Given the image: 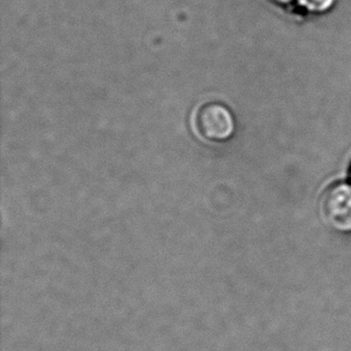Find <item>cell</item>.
<instances>
[{"label": "cell", "mask_w": 351, "mask_h": 351, "mask_svg": "<svg viewBox=\"0 0 351 351\" xmlns=\"http://www.w3.org/2000/svg\"><path fill=\"white\" fill-rule=\"evenodd\" d=\"M195 125L200 136L213 142H226L235 131L232 112L217 102H210L200 107L195 117Z\"/></svg>", "instance_id": "6da1fadb"}, {"label": "cell", "mask_w": 351, "mask_h": 351, "mask_svg": "<svg viewBox=\"0 0 351 351\" xmlns=\"http://www.w3.org/2000/svg\"><path fill=\"white\" fill-rule=\"evenodd\" d=\"M324 219L341 232H351V185L337 182L324 192L320 202Z\"/></svg>", "instance_id": "7a4b0ae2"}, {"label": "cell", "mask_w": 351, "mask_h": 351, "mask_svg": "<svg viewBox=\"0 0 351 351\" xmlns=\"http://www.w3.org/2000/svg\"><path fill=\"white\" fill-rule=\"evenodd\" d=\"M300 5L313 14H324L332 8L336 0H299Z\"/></svg>", "instance_id": "3957f363"}, {"label": "cell", "mask_w": 351, "mask_h": 351, "mask_svg": "<svg viewBox=\"0 0 351 351\" xmlns=\"http://www.w3.org/2000/svg\"><path fill=\"white\" fill-rule=\"evenodd\" d=\"M271 3L277 5H289L294 1V0H270Z\"/></svg>", "instance_id": "277c9868"}, {"label": "cell", "mask_w": 351, "mask_h": 351, "mask_svg": "<svg viewBox=\"0 0 351 351\" xmlns=\"http://www.w3.org/2000/svg\"><path fill=\"white\" fill-rule=\"evenodd\" d=\"M350 178H351V169H350Z\"/></svg>", "instance_id": "5b68a950"}]
</instances>
